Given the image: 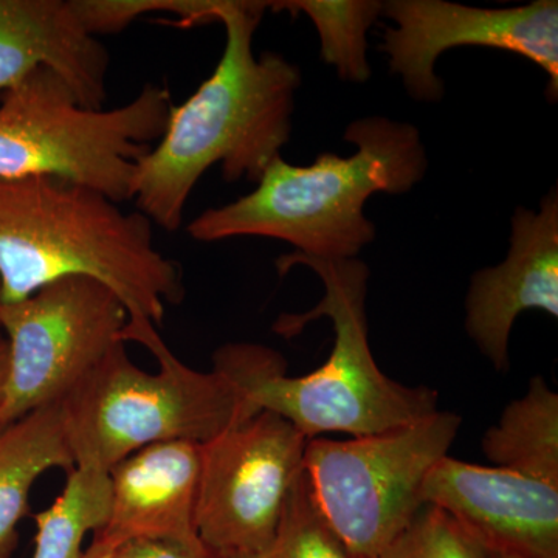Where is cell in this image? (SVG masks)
Here are the masks:
<instances>
[{"mask_svg": "<svg viewBox=\"0 0 558 558\" xmlns=\"http://www.w3.org/2000/svg\"><path fill=\"white\" fill-rule=\"evenodd\" d=\"M270 2L201 0L197 25L220 22L226 47L199 89L172 106L159 142L138 160L131 199L150 222L180 229L186 202L202 175L222 168L226 182H256L281 156L292 132L295 95L303 78L282 54L256 57L253 38Z\"/></svg>", "mask_w": 558, "mask_h": 558, "instance_id": "1", "label": "cell"}, {"mask_svg": "<svg viewBox=\"0 0 558 558\" xmlns=\"http://www.w3.org/2000/svg\"><path fill=\"white\" fill-rule=\"evenodd\" d=\"M310 267L322 278L325 295L306 314L281 315L274 332L292 339L311 322L329 318L336 332L325 365L306 376H288V363L275 349L256 343H227L213 355L236 388L242 422L263 411L278 414L306 436L347 433L352 438L403 427L438 410L439 395L389 379L374 360L368 339L369 269L363 260L318 259L290 253L277 260L279 274Z\"/></svg>", "mask_w": 558, "mask_h": 558, "instance_id": "2", "label": "cell"}, {"mask_svg": "<svg viewBox=\"0 0 558 558\" xmlns=\"http://www.w3.org/2000/svg\"><path fill=\"white\" fill-rule=\"evenodd\" d=\"M69 277L97 279L130 318L163 323L185 296L182 270L154 244V223L83 183L0 178V303Z\"/></svg>", "mask_w": 558, "mask_h": 558, "instance_id": "3", "label": "cell"}, {"mask_svg": "<svg viewBox=\"0 0 558 558\" xmlns=\"http://www.w3.org/2000/svg\"><path fill=\"white\" fill-rule=\"evenodd\" d=\"M344 140L357 148L352 156L325 153L310 167L277 157L247 196L201 213L190 236L270 238L311 258H357L376 240L366 202L377 193H410L427 174L428 157L417 128L387 117L352 121Z\"/></svg>", "mask_w": 558, "mask_h": 558, "instance_id": "4", "label": "cell"}, {"mask_svg": "<svg viewBox=\"0 0 558 558\" xmlns=\"http://www.w3.org/2000/svg\"><path fill=\"white\" fill-rule=\"evenodd\" d=\"M121 339L60 402L75 468L109 472L153 444H205L242 424L230 380L180 362L148 319H128Z\"/></svg>", "mask_w": 558, "mask_h": 558, "instance_id": "5", "label": "cell"}, {"mask_svg": "<svg viewBox=\"0 0 558 558\" xmlns=\"http://www.w3.org/2000/svg\"><path fill=\"white\" fill-rule=\"evenodd\" d=\"M171 108L170 92L148 84L119 108L87 109L60 75L36 70L0 97V178L53 175L124 204Z\"/></svg>", "mask_w": 558, "mask_h": 558, "instance_id": "6", "label": "cell"}, {"mask_svg": "<svg viewBox=\"0 0 558 558\" xmlns=\"http://www.w3.org/2000/svg\"><path fill=\"white\" fill-rule=\"evenodd\" d=\"M462 418L439 409L403 427L348 440L310 439L315 505L352 558H379L422 508V484L449 454Z\"/></svg>", "mask_w": 558, "mask_h": 558, "instance_id": "7", "label": "cell"}, {"mask_svg": "<svg viewBox=\"0 0 558 558\" xmlns=\"http://www.w3.org/2000/svg\"><path fill=\"white\" fill-rule=\"evenodd\" d=\"M126 307L97 279L69 277L28 299L0 303V332L9 347L0 425L60 403L117 344Z\"/></svg>", "mask_w": 558, "mask_h": 558, "instance_id": "8", "label": "cell"}, {"mask_svg": "<svg viewBox=\"0 0 558 558\" xmlns=\"http://www.w3.org/2000/svg\"><path fill=\"white\" fill-rule=\"evenodd\" d=\"M310 439L270 411L201 444L196 531L219 556L269 545L304 472Z\"/></svg>", "mask_w": 558, "mask_h": 558, "instance_id": "9", "label": "cell"}, {"mask_svg": "<svg viewBox=\"0 0 558 558\" xmlns=\"http://www.w3.org/2000/svg\"><path fill=\"white\" fill-rule=\"evenodd\" d=\"M381 14L395 21L380 50L411 97L438 102L444 83L435 64L457 47H488L520 54L545 70L548 98L558 97V3L535 0L512 9H480L446 0H391Z\"/></svg>", "mask_w": 558, "mask_h": 558, "instance_id": "10", "label": "cell"}, {"mask_svg": "<svg viewBox=\"0 0 558 558\" xmlns=\"http://www.w3.org/2000/svg\"><path fill=\"white\" fill-rule=\"evenodd\" d=\"M424 506L457 521L490 553L558 558V486L450 454L422 484Z\"/></svg>", "mask_w": 558, "mask_h": 558, "instance_id": "11", "label": "cell"}, {"mask_svg": "<svg viewBox=\"0 0 558 558\" xmlns=\"http://www.w3.org/2000/svg\"><path fill=\"white\" fill-rule=\"evenodd\" d=\"M526 311L558 317V193L543 197L539 211L517 208L508 256L476 271L465 299V330L497 371L509 369V339Z\"/></svg>", "mask_w": 558, "mask_h": 558, "instance_id": "12", "label": "cell"}, {"mask_svg": "<svg viewBox=\"0 0 558 558\" xmlns=\"http://www.w3.org/2000/svg\"><path fill=\"white\" fill-rule=\"evenodd\" d=\"M68 83L87 109H105L109 53L75 0H0V97L39 69Z\"/></svg>", "mask_w": 558, "mask_h": 558, "instance_id": "13", "label": "cell"}, {"mask_svg": "<svg viewBox=\"0 0 558 558\" xmlns=\"http://www.w3.org/2000/svg\"><path fill=\"white\" fill-rule=\"evenodd\" d=\"M110 505L94 538L116 549L137 538H194L201 444H153L109 470Z\"/></svg>", "mask_w": 558, "mask_h": 558, "instance_id": "14", "label": "cell"}, {"mask_svg": "<svg viewBox=\"0 0 558 558\" xmlns=\"http://www.w3.org/2000/svg\"><path fill=\"white\" fill-rule=\"evenodd\" d=\"M73 468L60 403L0 425V558L13 557L17 548V527L31 510L36 481L49 470Z\"/></svg>", "mask_w": 558, "mask_h": 558, "instance_id": "15", "label": "cell"}, {"mask_svg": "<svg viewBox=\"0 0 558 558\" xmlns=\"http://www.w3.org/2000/svg\"><path fill=\"white\" fill-rule=\"evenodd\" d=\"M483 451L495 468L558 486V395L543 377L487 429Z\"/></svg>", "mask_w": 558, "mask_h": 558, "instance_id": "16", "label": "cell"}, {"mask_svg": "<svg viewBox=\"0 0 558 558\" xmlns=\"http://www.w3.org/2000/svg\"><path fill=\"white\" fill-rule=\"evenodd\" d=\"M60 497L35 513V550L32 558H83L89 532L105 526L109 515V473L73 468Z\"/></svg>", "mask_w": 558, "mask_h": 558, "instance_id": "17", "label": "cell"}, {"mask_svg": "<svg viewBox=\"0 0 558 558\" xmlns=\"http://www.w3.org/2000/svg\"><path fill=\"white\" fill-rule=\"evenodd\" d=\"M271 11L306 14L317 28L322 58L348 83L371 78L368 31L384 11V2L371 0H284L270 2Z\"/></svg>", "mask_w": 558, "mask_h": 558, "instance_id": "18", "label": "cell"}, {"mask_svg": "<svg viewBox=\"0 0 558 558\" xmlns=\"http://www.w3.org/2000/svg\"><path fill=\"white\" fill-rule=\"evenodd\" d=\"M222 558H352L315 505L306 473L293 487L277 534L255 553Z\"/></svg>", "mask_w": 558, "mask_h": 558, "instance_id": "19", "label": "cell"}, {"mask_svg": "<svg viewBox=\"0 0 558 558\" xmlns=\"http://www.w3.org/2000/svg\"><path fill=\"white\" fill-rule=\"evenodd\" d=\"M488 550L442 510L424 506L379 558H487Z\"/></svg>", "mask_w": 558, "mask_h": 558, "instance_id": "20", "label": "cell"}, {"mask_svg": "<svg viewBox=\"0 0 558 558\" xmlns=\"http://www.w3.org/2000/svg\"><path fill=\"white\" fill-rule=\"evenodd\" d=\"M113 558H222L201 537L137 538L113 549Z\"/></svg>", "mask_w": 558, "mask_h": 558, "instance_id": "21", "label": "cell"}, {"mask_svg": "<svg viewBox=\"0 0 558 558\" xmlns=\"http://www.w3.org/2000/svg\"><path fill=\"white\" fill-rule=\"evenodd\" d=\"M7 374H9V347L7 341L0 343V407L5 398Z\"/></svg>", "mask_w": 558, "mask_h": 558, "instance_id": "22", "label": "cell"}, {"mask_svg": "<svg viewBox=\"0 0 558 558\" xmlns=\"http://www.w3.org/2000/svg\"><path fill=\"white\" fill-rule=\"evenodd\" d=\"M83 558H113V548L98 539H92V545L84 550Z\"/></svg>", "mask_w": 558, "mask_h": 558, "instance_id": "23", "label": "cell"}, {"mask_svg": "<svg viewBox=\"0 0 558 558\" xmlns=\"http://www.w3.org/2000/svg\"><path fill=\"white\" fill-rule=\"evenodd\" d=\"M487 558H524V557L510 556V554H502V553H490V550H488Z\"/></svg>", "mask_w": 558, "mask_h": 558, "instance_id": "24", "label": "cell"}, {"mask_svg": "<svg viewBox=\"0 0 558 558\" xmlns=\"http://www.w3.org/2000/svg\"><path fill=\"white\" fill-rule=\"evenodd\" d=\"M2 341H5V339H3L2 332H0V343H2Z\"/></svg>", "mask_w": 558, "mask_h": 558, "instance_id": "25", "label": "cell"}]
</instances>
